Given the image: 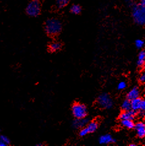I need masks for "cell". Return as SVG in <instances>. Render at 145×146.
<instances>
[{"instance_id": "6da1fadb", "label": "cell", "mask_w": 145, "mask_h": 146, "mask_svg": "<svg viewBox=\"0 0 145 146\" xmlns=\"http://www.w3.org/2000/svg\"><path fill=\"white\" fill-rule=\"evenodd\" d=\"M45 30L46 33L50 36L58 35L61 31V23L58 19H48L45 23Z\"/></svg>"}, {"instance_id": "7a4b0ae2", "label": "cell", "mask_w": 145, "mask_h": 146, "mask_svg": "<svg viewBox=\"0 0 145 146\" xmlns=\"http://www.w3.org/2000/svg\"><path fill=\"white\" fill-rule=\"evenodd\" d=\"M133 17L135 22L141 25H145V5H135L133 7Z\"/></svg>"}, {"instance_id": "3957f363", "label": "cell", "mask_w": 145, "mask_h": 146, "mask_svg": "<svg viewBox=\"0 0 145 146\" xmlns=\"http://www.w3.org/2000/svg\"><path fill=\"white\" fill-rule=\"evenodd\" d=\"M41 3L38 0H32L26 8V14L30 17H37L41 13Z\"/></svg>"}, {"instance_id": "277c9868", "label": "cell", "mask_w": 145, "mask_h": 146, "mask_svg": "<svg viewBox=\"0 0 145 146\" xmlns=\"http://www.w3.org/2000/svg\"><path fill=\"white\" fill-rule=\"evenodd\" d=\"M72 112L76 119L84 118L87 115L86 107L80 103L74 104L72 108Z\"/></svg>"}, {"instance_id": "5b68a950", "label": "cell", "mask_w": 145, "mask_h": 146, "mask_svg": "<svg viewBox=\"0 0 145 146\" xmlns=\"http://www.w3.org/2000/svg\"><path fill=\"white\" fill-rule=\"evenodd\" d=\"M98 102L99 106L104 109H110L113 106V101L110 96L107 93L100 95L98 98Z\"/></svg>"}, {"instance_id": "8992f818", "label": "cell", "mask_w": 145, "mask_h": 146, "mask_svg": "<svg viewBox=\"0 0 145 146\" xmlns=\"http://www.w3.org/2000/svg\"><path fill=\"white\" fill-rule=\"evenodd\" d=\"M136 115V111L133 109H130L129 111H124L121 113L119 115V119L121 120H125V119H129V120H134Z\"/></svg>"}, {"instance_id": "52a82bcc", "label": "cell", "mask_w": 145, "mask_h": 146, "mask_svg": "<svg viewBox=\"0 0 145 146\" xmlns=\"http://www.w3.org/2000/svg\"><path fill=\"white\" fill-rule=\"evenodd\" d=\"M135 128L137 133V135L139 137H144L145 136V123L142 121L138 122L135 125Z\"/></svg>"}, {"instance_id": "ba28073f", "label": "cell", "mask_w": 145, "mask_h": 146, "mask_svg": "<svg viewBox=\"0 0 145 146\" xmlns=\"http://www.w3.org/2000/svg\"><path fill=\"white\" fill-rule=\"evenodd\" d=\"M88 123V119L84 118L76 119L74 121L72 125L75 128H82L86 126V125Z\"/></svg>"}, {"instance_id": "9c48e42d", "label": "cell", "mask_w": 145, "mask_h": 146, "mask_svg": "<svg viewBox=\"0 0 145 146\" xmlns=\"http://www.w3.org/2000/svg\"><path fill=\"white\" fill-rule=\"evenodd\" d=\"M116 141L112 138L110 135H103L99 138V143L101 144H108L112 143H115Z\"/></svg>"}, {"instance_id": "30bf717a", "label": "cell", "mask_w": 145, "mask_h": 146, "mask_svg": "<svg viewBox=\"0 0 145 146\" xmlns=\"http://www.w3.org/2000/svg\"><path fill=\"white\" fill-rule=\"evenodd\" d=\"M139 95H140V92H139L138 88L137 87H134L128 93L127 99L131 101L136 98H138Z\"/></svg>"}, {"instance_id": "8fae6325", "label": "cell", "mask_w": 145, "mask_h": 146, "mask_svg": "<svg viewBox=\"0 0 145 146\" xmlns=\"http://www.w3.org/2000/svg\"><path fill=\"white\" fill-rule=\"evenodd\" d=\"M142 100L139 98H136L130 101L131 102V108L133 110L138 111L141 108V104H142Z\"/></svg>"}, {"instance_id": "7c38bea8", "label": "cell", "mask_w": 145, "mask_h": 146, "mask_svg": "<svg viewBox=\"0 0 145 146\" xmlns=\"http://www.w3.org/2000/svg\"><path fill=\"white\" fill-rule=\"evenodd\" d=\"M121 125L125 128H127L128 129H132L135 127V124L133 122L132 120L129 119H125L121 120Z\"/></svg>"}, {"instance_id": "4fadbf2b", "label": "cell", "mask_w": 145, "mask_h": 146, "mask_svg": "<svg viewBox=\"0 0 145 146\" xmlns=\"http://www.w3.org/2000/svg\"><path fill=\"white\" fill-rule=\"evenodd\" d=\"M145 63V52L141 51L138 55L137 64L140 67L143 66Z\"/></svg>"}, {"instance_id": "5bb4252c", "label": "cell", "mask_w": 145, "mask_h": 146, "mask_svg": "<svg viewBox=\"0 0 145 146\" xmlns=\"http://www.w3.org/2000/svg\"><path fill=\"white\" fill-rule=\"evenodd\" d=\"M61 48V44L58 42H55L50 44L49 50L51 52H55L60 50Z\"/></svg>"}, {"instance_id": "9a60e30c", "label": "cell", "mask_w": 145, "mask_h": 146, "mask_svg": "<svg viewBox=\"0 0 145 146\" xmlns=\"http://www.w3.org/2000/svg\"><path fill=\"white\" fill-rule=\"evenodd\" d=\"M89 131V133H93L98 128V124L96 121H91V122L88 123V126L86 127Z\"/></svg>"}, {"instance_id": "2e32d148", "label": "cell", "mask_w": 145, "mask_h": 146, "mask_svg": "<svg viewBox=\"0 0 145 146\" xmlns=\"http://www.w3.org/2000/svg\"><path fill=\"white\" fill-rule=\"evenodd\" d=\"M11 143L10 139L6 136H0V146H6Z\"/></svg>"}, {"instance_id": "e0dca14e", "label": "cell", "mask_w": 145, "mask_h": 146, "mask_svg": "<svg viewBox=\"0 0 145 146\" xmlns=\"http://www.w3.org/2000/svg\"><path fill=\"white\" fill-rule=\"evenodd\" d=\"M122 109L124 111H129L132 109L131 108V102L130 100H126L123 101V103L122 104Z\"/></svg>"}, {"instance_id": "ac0fdd59", "label": "cell", "mask_w": 145, "mask_h": 146, "mask_svg": "<svg viewBox=\"0 0 145 146\" xmlns=\"http://www.w3.org/2000/svg\"><path fill=\"white\" fill-rule=\"evenodd\" d=\"M69 1V0H56V5L59 8H63L67 5Z\"/></svg>"}, {"instance_id": "d6986e66", "label": "cell", "mask_w": 145, "mask_h": 146, "mask_svg": "<svg viewBox=\"0 0 145 146\" xmlns=\"http://www.w3.org/2000/svg\"><path fill=\"white\" fill-rule=\"evenodd\" d=\"M71 11L74 14H78L81 12V7L78 5H73L71 8Z\"/></svg>"}, {"instance_id": "ffe728a7", "label": "cell", "mask_w": 145, "mask_h": 146, "mask_svg": "<svg viewBox=\"0 0 145 146\" xmlns=\"http://www.w3.org/2000/svg\"><path fill=\"white\" fill-rule=\"evenodd\" d=\"M88 133H89V131L87 128H83L81 130H80L79 135L80 136H84L86 135H88Z\"/></svg>"}, {"instance_id": "44dd1931", "label": "cell", "mask_w": 145, "mask_h": 146, "mask_svg": "<svg viewBox=\"0 0 145 146\" xmlns=\"http://www.w3.org/2000/svg\"><path fill=\"white\" fill-rule=\"evenodd\" d=\"M143 45H144V42L142 40L138 39L135 41V46H136V47L138 48H142L143 47Z\"/></svg>"}, {"instance_id": "7402d4cb", "label": "cell", "mask_w": 145, "mask_h": 146, "mask_svg": "<svg viewBox=\"0 0 145 146\" xmlns=\"http://www.w3.org/2000/svg\"><path fill=\"white\" fill-rule=\"evenodd\" d=\"M126 87V83L125 82H123V81L119 83L118 86V88L119 90H123V89H124Z\"/></svg>"}, {"instance_id": "603a6c76", "label": "cell", "mask_w": 145, "mask_h": 146, "mask_svg": "<svg viewBox=\"0 0 145 146\" xmlns=\"http://www.w3.org/2000/svg\"><path fill=\"white\" fill-rule=\"evenodd\" d=\"M139 80L140 82L145 83V72H143L142 74H141Z\"/></svg>"}, {"instance_id": "cb8c5ba5", "label": "cell", "mask_w": 145, "mask_h": 146, "mask_svg": "<svg viewBox=\"0 0 145 146\" xmlns=\"http://www.w3.org/2000/svg\"><path fill=\"white\" fill-rule=\"evenodd\" d=\"M140 109L142 111L145 112V100H142V104H141Z\"/></svg>"}, {"instance_id": "d4e9b609", "label": "cell", "mask_w": 145, "mask_h": 146, "mask_svg": "<svg viewBox=\"0 0 145 146\" xmlns=\"http://www.w3.org/2000/svg\"><path fill=\"white\" fill-rule=\"evenodd\" d=\"M139 115H140V117H144V116H145V112L141 110L140 112H139Z\"/></svg>"}, {"instance_id": "484cf974", "label": "cell", "mask_w": 145, "mask_h": 146, "mask_svg": "<svg viewBox=\"0 0 145 146\" xmlns=\"http://www.w3.org/2000/svg\"><path fill=\"white\" fill-rule=\"evenodd\" d=\"M128 5H129L130 6H134V3L132 1V0H129Z\"/></svg>"}, {"instance_id": "4316f807", "label": "cell", "mask_w": 145, "mask_h": 146, "mask_svg": "<svg viewBox=\"0 0 145 146\" xmlns=\"http://www.w3.org/2000/svg\"><path fill=\"white\" fill-rule=\"evenodd\" d=\"M141 4L145 5V0H141Z\"/></svg>"}, {"instance_id": "83f0119b", "label": "cell", "mask_w": 145, "mask_h": 146, "mask_svg": "<svg viewBox=\"0 0 145 146\" xmlns=\"http://www.w3.org/2000/svg\"><path fill=\"white\" fill-rule=\"evenodd\" d=\"M130 146H136V144H130Z\"/></svg>"}]
</instances>
